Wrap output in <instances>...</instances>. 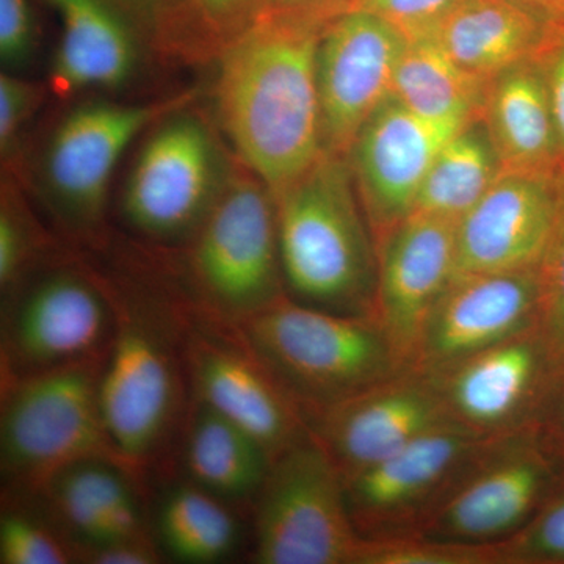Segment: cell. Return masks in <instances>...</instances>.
<instances>
[{"instance_id":"cell-12","label":"cell","mask_w":564,"mask_h":564,"mask_svg":"<svg viewBox=\"0 0 564 564\" xmlns=\"http://www.w3.org/2000/svg\"><path fill=\"white\" fill-rule=\"evenodd\" d=\"M182 352L191 399L251 434L272 459L311 436L302 410L229 323L185 307Z\"/></svg>"},{"instance_id":"cell-35","label":"cell","mask_w":564,"mask_h":564,"mask_svg":"<svg viewBox=\"0 0 564 564\" xmlns=\"http://www.w3.org/2000/svg\"><path fill=\"white\" fill-rule=\"evenodd\" d=\"M44 88L7 70L0 74V150L10 155L25 122L40 106Z\"/></svg>"},{"instance_id":"cell-6","label":"cell","mask_w":564,"mask_h":564,"mask_svg":"<svg viewBox=\"0 0 564 564\" xmlns=\"http://www.w3.org/2000/svg\"><path fill=\"white\" fill-rule=\"evenodd\" d=\"M2 300V383L106 361L120 293L95 273L44 262Z\"/></svg>"},{"instance_id":"cell-38","label":"cell","mask_w":564,"mask_h":564,"mask_svg":"<svg viewBox=\"0 0 564 564\" xmlns=\"http://www.w3.org/2000/svg\"><path fill=\"white\" fill-rule=\"evenodd\" d=\"M162 555L155 538L76 547V563L87 564H155Z\"/></svg>"},{"instance_id":"cell-30","label":"cell","mask_w":564,"mask_h":564,"mask_svg":"<svg viewBox=\"0 0 564 564\" xmlns=\"http://www.w3.org/2000/svg\"><path fill=\"white\" fill-rule=\"evenodd\" d=\"M358 564H503L499 543L467 544L425 536L364 540Z\"/></svg>"},{"instance_id":"cell-31","label":"cell","mask_w":564,"mask_h":564,"mask_svg":"<svg viewBox=\"0 0 564 564\" xmlns=\"http://www.w3.org/2000/svg\"><path fill=\"white\" fill-rule=\"evenodd\" d=\"M46 237L17 199L3 193L0 207V289L20 284L46 258Z\"/></svg>"},{"instance_id":"cell-32","label":"cell","mask_w":564,"mask_h":564,"mask_svg":"<svg viewBox=\"0 0 564 564\" xmlns=\"http://www.w3.org/2000/svg\"><path fill=\"white\" fill-rule=\"evenodd\" d=\"M499 547L503 564H564V478L532 521Z\"/></svg>"},{"instance_id":"cell-20","label":"cell","mask_w":564,"mask_h":564,"mask_svg":"<svg viewBox=\"0 0 564 564\" xmlns=\"http://www.w3.org/2000/svg\"><path fill=\"white\" fill-rule=\"evenodd\" d=\"M456 223L413 214L378 243L373 317L404 370L455 272Z\"/></svg>"},{"instance_id":"cell-34","label":"cell","mask_w":564,"mask_h":564,"mask_svg":"<svg viewBox=\"0 0 564 564\" xmlns=\"http://www.w3.org/2000/svg\"><path fill=\"white\" fill-rule=\"evenodd\" d=\"M462 0H350L351 9L369 11L408 36L422 39Z\"/></svg>"},{"instance_id":"cell-21","label":"cell","mask_w":564,"mask_h":564,"mask_svg":"<svg viewBox=\"0 0 564 564\" xmlns=\"http://www.w3.org/2000/svg\"><path fill=\"white\" fill-rule=\"evenodd\" d=\"M143 484L115 459L93 458L55 475L29 502L80 545L154 538L141 508Z\"/></svg>"},{"instance_id":"cell-26","label":"cell","mask_w":564,"mask_h":564,"mask_svg":"<svg viewBox=\"0 0 564 564\" xmlns=\"http://www.w3.org/2000/svg\"><path fill=\"white\" fill-rule=\"evenodd\" d=\"M236 508L182 478L166 488L159 500L155 541L163 554L180 563L225 562L242 540Z\"/></svg>"},{"instance_id":"cell-16","label":"cell","mask_w":564,"mask_h":564,"mask_svg":"<svg viewBox=\"0 0 564 564\" xmlns=\"http://www.w3.org/2000/svg\"><path fill=\"white\" fill-rule=\"evenodd\" d=\"M466 124L425 120L389 96L362 126L348 163L375 248L413 214L434 159Z\"/></svg>"},{"instance_id":"cell-29","label":"cell","mask_w":564,"mask_h":564,"mask_svg":"<svg viewBox=\"0 0 564 564\" xmlns=\"http://www.w3.org/2000/svg\"><path fill=\"white\" fill-rule=\"evenodd\" d=\"M0 563H76V551L43 511H33L29 502L7 499L0 518Z\"/></svg>"},{"instance_id":"cell-42","label":"cell","mask_w":564,"mask_h":564,"mask_svg":"<svg viewBox=\"0 0 564 564\" xmlns=\"http://www.w3.org/2000/svg\"><path fill=\"white\" fill-rule=\"evenodd\" d=\"M540 14L554 31L560 43H564V0H519Z\"/></svg>"},{"instance_id":"cell-37","label":"cell","mask_w":564,"mask_h":564,"mask_svg":"<svg viewBox=\"0 0 564 564\" xmlns=\"http://www.w3.org/2000/svg\"><path fill=\"white\" fill-rule=\"evenodd\" d=\"M207 31L223 41L232 40L261 14V0H193Z\"/></svg>"},{"instance_id":"cell-43","label":"cell","mask_w":564,"mask_h":564,"mask_svg":"<svg viewBox=\"0 0 564 564\" xmlns=\"http://www.w3.org/2000/svg\"><path fill=\"white\" fill-rule=\"evenodd\" d=\"M139 2H144V3H147V2H148V0H139ZM150 2H154V0H150Z\"/></svg>"},{"instance_id":"cell-33","label":"cell","mask_w":564,"mask_h":564,"mask_svg":"<svg viewBox=\"0 0 564 564\" xmlns=\"http://www.w3.org/2000/svg\"><path fill=\"white\" fill-rule=\"evenodd\" d=\"M538 329L564 364V209L540 265V314Z\"/></svg>"},{"instance_id":"cell-28","label":"cell","mask_w":564,"mask_h":564,"mask_svg":"<svg viewBox=\"0 0 564 564\" xmlns=\"http://www.w3.org/2000/svg\"><path fill=\"white\" fill-rule=\"evenodd\" d=\"M502 173L488 126L484 117L475 118L434 159L413 214L458 223Z\"/></svg>"},{"instance_id":"cell-2","label":"cell","mask_w":564,"mask_h":564,"mask_svg":"<svg viewBox=\"0 0 564 564\" xmlns=\"http://www.w3.org/2000/svg\"><path fill=\"white\" fill-rule=\"evenodd\" d=\"M273 198L288 296L328 313L373 317L377 250L348 159L323 154Z\"/></svg>"},{"instance_id":"cell-8","label":"cell","mask_w":564,"mask_h":564,"mask_svg":"<svg viewBox=\"0 0 564 564\" xmlns=\"http://www.w3.org/2000/svg\"><path fill=\"white\" fill-rule=\"evenodd\" d=\"M236 170L207 121L180 107L140 148L122 192V218L151 242L188 245Z\"/></svg>"},{"instance_id":"cell-40","label":"cell","mask_w":564,"mask_h":564,"mask_svg":"<svg viewBox=\"0 0 564 564\" xmlns=\"http://www.w3.org/2000/svg\"><path fill=\"white\" fill-rule=\"evenodd\" d=\"M350 7V0H261V14H293L332 20Z\"/></svg>"},{"instance_id":"cell-14","label":"cell","mask_w":564,"mask_h":564,"mask_svg":"<svg viewBox=\"0 0 564 564\" xmlns=\"http://www.w3.org/2000/svg\"><path fill=\"white\" fill-rule=\"evenodd\" d=\"M563 366L533 326L426 377L452 421L480 436L502 437L536 430Z\"/></svg>"},{"instance_id":"cell-7","label":"cell","mask_w":564,"mask_h":564,"mask_svg":"<svg viewBox=\"0 0 564 564\" xmlns=\"http://www.w3.org/2000/svg\"><path fill=\"white\" fill-rule=\"evenodd\" d=\"M187 306L236 323L265 310L285 292L270 188L242 163L188 243Z\"/></svg>"},{"instance_id":"cell-24","label":"cell","mask_w":564,"mask_h":564,"mask_svg":"<svg viewBox=\"0 0 564 564\" xmlns=\"http://www.w3.org/2000/svg\"><path fill=\"white\" fill-rule=\"evenodd\" d=\"M481 117L505 172L564 180V155L544 61L521 63L494 77Z\"/></svg>"},{"instance_id":"cell-5","label":"cell","mask_w":564,"mask_h":564,"mask_svg":"<svg viewBox=\"0 0 564 564\" xmlns=\"http://www.w3.org/2000/svg\"><path fill=\"white\" fill-rule=\"evenodd\" d=\"M104 362L79 364L2 383L3 499H36L55 475L87 459L122 464L104 422Z\"/></svg>"},{"instance_id":"cell-39","label":"cell","mask_w":564,"mask_h":564,"mask_svg":"<svg viewBox=\"0 0 564 564\" xmlns=\"http://www.w3.org/2000/svg\"><path fill=\"white\" fill-rule=\"evenodd\" d=\"M534 434L564 470V366L556 375Z\"/></svg>"},{"instance_id":"cell-10","label":"cell","mask_w":564,"mask_h":564,"mask_svg":"<svg viewBox=\"0 0 564 564\" xmlns=\"http://www.w3.org/2000/svg\"><path fill=\"white\" fill-rule=\"evenodd\" d=\"M564 470L534 432L491 437L459 475L419 536L492 544L524 529Z\"/></svg>"},{"instance_id":"cell-13","label":"cell","mask_w":564,"mask_h":564,"mask_svg":"<svg viewBox=\"0 0 564 564\" xmlns=\"http://www.w3.org/2000/svg\"><path fill=\"white\" fill-rule=\"evenodd\" d=\"M489 440L458 423H444L344 478L348 510L362 540L419 536Z\"/></svg>"},{"instance_id":"cell-19","label":"cell","mask_w":564,"mask_h":564,"mask_svg":"<svg viewBox=\"0 0 564 564\" xmlns=\"http://www.w3.org/2000/svg\"><path fill=\"white\" fill-rule=\"evenodd\" d=\"M448 422L432 378L408 370L322 411L307 425L347 478Z\"/></svg>"},{"instance_id":"cell-4","label":"cell","mask_w":564,"mask_h":564,"mask_svg":"<svg viewBox=\"0 0 564 564\" xmlns=\"http://www.w3.org/2000/svg\"><path fill=\"white\" fill-rule=\"evenodd\" d=\"M229 325L302 410L306 422L408 372L372 315L328 313L285 295Z\"/></svg>"},{"instance_id":"cell-22","label":"cell","mask_w":564,"mask_h":564,"mask_svg":"<svg viewBox=\"0 0 564 564\" xmlns=\"http://www.w3.org/2000/svg\"><path fill=\"white\" fill-rule=\"evenodd\" d=\"M422 39L433 40L466 73L491 82L558 46L547 22L519 0H462Z\"/></svg>"},{"instance_id":"cell-3","label":"cell","mask_w":564,"mask_h":564,"mask_svg":"<svg viewBox=\"0 0 564 564\" xmlns=\"http://www.w3.org/2000/svg\"><path fill=\"white\" fill-rule=\"evenodd\" d=\"M185 304L120 295L118 326L104 362L101 408L122 464L144 485L165 462L191 403L182 336Z\"/></svg>"},{"instance_id":"cell-27","label":"cell","mask_w":564,"mask_h":564,"mask_svg":"<svg viewBox=\"0 0 564 564\" xmlns=\"http://www.w3.org/2000/svg\"><path fill=\"white\" fill-rule=\"evenodd\" d=\"M488 85L459 68L433 40L413 39L397 66L391 96L425 120L469 122L484 113Z\"/></svg>"},{"instance_id":"cell-11","label":"cell","mask_w":564,"mask_h":564,"mask_svg":"<svg viewBox=\"0 0 564 564\" xmlns=\"http://www.w3.org/2000/svg\"><path fill=\"white\" fill-rule=\"evenodd\" d=\"M185 98L155 104L90 101L74 107L51 133L41 161V187L63 228L98 236L118 162L144 129Z\"/></svg>"},{"instance_id":"cell-36","label":"cell","mask_w":564,"mask_h":564,"mask_svg":"<svg viewBox=\"0 0 564 564\" xmlns=\"http://www.w3.org/2000/svg\"><path fill=\"white\" fill-rule=\"evenodd\" d=\"M36 29L29 0H0V58L14 73L35 52Z\"/></svg>"},{"instance_id":"cell-18","label":"cell","mask_w":564,"mask_h":564,"mask_svg":"<svg viewBox=\"0 0 564 564\" xmlns=\"http://www.w3.org/2000/svg\"><path fill=\"white\" fill-rule=\"evenodd\" d=\"M540 269L454 274L423 329L413 372L433 375L538 326Z\"/></svg>"},{"instance_id":"cell-41","label":"cell","mask_w":564,"mask_h":564,"mask_svg":"<svg viewBox=\"0 0 564 564\" xmlns=\"http://www.w3.org/2000/svg\"><path fill=\"white\" fill-rule=\"evenodd\" d=\"M547 74L549 93H551L552 113L556 133L564 155V43L552 50L544 58Z\"/></svg>"},{"instance_id":"cell-17","label":"cell","mask_w":564,"mask_h":564,"mask_svg":"<svg viewBox=\"0 0 564 564\" xmlns=\"http://www.w3.org/2000/svg\"><path fill=\"white\" fill-rule=\"evenodd\" d=\"M564 209V180L505 172L456 223L454 274L540 269Z\"/></svg>"},{"instance_id":"cell-9","label":"cell","mask_w":564,"mask_h":564,"mask_svg":"<svg viewBox=\"0 0 564 564\" xmlns=\"http://www.w3.org/2000/svg\"><path fill=\"white\" fill-rule=\"evenodd\" d=\"M252 511V562L358 564L344 475L313 436L273 459Z\"/></svg>"},{"instance_id":"cell-25","label":"cell","mask_w":564,"mask_h":564,"mask_svg":"<svg viewBox=\"0 0 564 564\" xmlns=\"http://www.w3.org/2000/svg\"><path fill=\"white\" fill-rule=\"evenodd\" d=\"M176 443L182 478L234 507H252L273 459L251 434L191 399Z\"/></svg>"},{"instance_id":"cell-15","label":"cell","mask_w":564,"mask_h":564,"mask_svg":"<svg viewBox=\"0 0 564 564\" xmlns=\"http://www.w3.org/2000/svg\"><path fill=\"white\" fill-rule=\"evenodd\" d=\"M408 41L391 22L351 7L326 24L317 51L325 154L348 159L362 126L391 96Z\"/></svg>"},{"instance_id":"cell-23","label":"cell","mask_w":564,"mask_h":564,"mask_svg":"<svg viewBox=\"0 0 564 564\" xmlns=\"http://www.w3.org/2000/svg\"><path fill=\"white\" fill-rule=\"evenodd\" d=\"M62 24L52 58V91L73 96L90 88H120L135 77L140 41L117 0H43Z\"/></svg>"},{"instance_id":"cell-1","label":"cell","mask_w":564,"mask_h":564,"mask_svg":"<svg viewBox=\"0 0 564 564\" xmlns=\"http://www.w3.org/2000/svg\"><path fill=\"white\" fill-rule=\"evenodd\" d=\"M329 21L262 13L221 46L218 128L237 161L273 196L325 154L317 51Z\"/></svg>"}]
</instances>
